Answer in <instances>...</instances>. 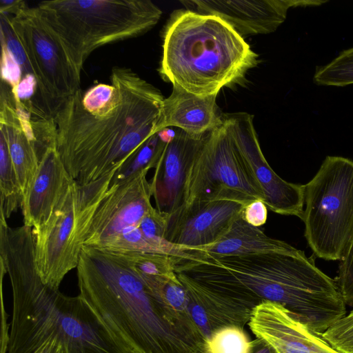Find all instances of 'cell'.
Here are the masks:
<instances>
[{"label":"cell","mask_w":353,"mask_h":353,"mask_svg":"<svg viewBox=\"0 0 353 353\" xmlns=\"http://www.w3.org/2000/svg\"><path fill=\"white\" fill-rule=\"evenodd\" d=\"M79 295L128 353H198L205 338L192 318L175 310L163 291L150 288L121 255L83 245Z\"/></svg>","instance_id":"1"},{"label":"cell","mask_w":353,"mask_h":353,"mask_svg":"<svg viewBox=\"0 0 353 353\" xmlns=\"http://www.w3.org/2000/svg\"><path fill=\"white\" fill-rule=\"evenodd\" d=\"M0 265L12 290L8 353H34L52 339L65 353H128L81 295H65L42 281L30 227L0 220Z\"/></svg>","instance_id":"2"},{"label":"cell","mask_w":353,"mask_h":353,"mask_svg":"<svg viewBox=\"0 0 353 353\" xmlns=\"http://www.w3.org/2000/svg\"><path fill=\"white\" fill-rule=\"evenodd\" d=\"M110 81L119 100L107 114L94 116L83 106L80 89L52 114L56 145L70 176L87 184L119 170L158 132L164 97L131 68L115 66Z\"/></svg>","instance_id":"3"},{"label":"cell","mask_w":353,"mask_h":353,"mask_svg":"<svg viewBox=\"0 0 353 353\" xmlns=\"http://www.w3.org/2000/svg\"><path fill=\"white\" fill-rule=\"evenodd\" d=\"M175 272L229 296L252 312L265 301L279 303L318 334L324 332L346 312L336 279L292 245L268 254H207L202 261L182 266Z\"/></svg>","instance_id":"4"},{"label":"cell","mask_w":353,"mask_h":353,"mask_svg":"<svg viewBox=\"0 0 353 353\" xmlns=\"http://www.w3.org/2000/svg\"><path fill=\"white\" fill-rule=\"evenodd\" d=\"M162 47L161 77L199 97L240 83L259 63L258 54L229 23L189 9L171 14Z\"/></svg>","instance_id":"5"},{"label":"cell","mask_w":353,"mask_h":353,"mask_svg":"<svg viewBox=\"0 0 353 353\" xmlns=\"http://www.w3.org/2000/svg\"><path fill=\"white\" fill-rule=\"evenodd\" d=\"M37 8L81 72L96 49L143 34L162 15L150 0H55Z\"/></svg>","instance_id":"6"},{"label":"cell","mask_w":353,"mask_h":353,"mask_svg":"<svg viewBox=\"0 0 353 353\" xmlns=\"http://www.w3.org/2000/svg\"><path fill=\"white\" fill-rule=\"evenodd\" d=\"M117 171L87 184L74 181L48 221L32 229L38 272L51 288L58 290L65 275L77 268L95 212Z\"/></svg>","instance_id":"7"},{"label":"cell","mask_w":353,"mask_h":353,"mask_svg":"<svg viewBox=\"0 0 353 353\" xmlns=\"http://www.w3.org/2000/svg\"><path fill=\"white\" fill-rule=\"evenodd\" d=\"M302 220L316 256L341 261L353 239V160L327 156L305 185Z\"/></svg>","instance_id":"8"},{"label":"cell","mask_w":353,"mask_h":353,"mask_svg":"<svg viewBox=\"0 0 353 353\" xmlns=\"http://www.w3.org/2000/svg\"><path fill=\"white\" fill-rule=\"evenodd\" d=\"M258 199L263 201V192L223 122L207 134L190 166L182 206L219 200L247 205Z\"/></svg>","instance_id":"9"},{"label":"cell","mask_w":353,"mask_h":353,"mask_svg":"<svg viewBox=\"0 0 353 353\" xmlns=\"http://www.w3.org/2000/svg\"><path fill=\"white\" fill-rule=\"evenodd\" d=\"M9 16L34 72L43 110L52 117L60 102L80 90L81 71L37 6L25 3Z\"/></svg>","instance_id":"10"},{"label":"cell","mask_w":353,"mask_h":353,"mask_svg":"<svg viewBox=\"0 0 353 353\" xmlns=\"http://www.w3.org/2000/svg\"><path fill=\"white\" fill-rule=\"evenodd\" d=\"M143 170L119 183H111L98 207L84 245L125 254L132 252L143 234V217L154 208L152 188Z\"/></svg>","instance_id":"11"},{"label":"cell","mask_w":353,"mask_h":353,"mask_svg":"<svg viewBox=\"0 0 353 353\" xmlns=\"http://www.w3.org/2000/svg\"><path fill=\"white\" fill-rule=\"evenodd\" d=\"M223 119L246 166L263 192L267 208L276 214L302 219L305 185L285 181L270 166L260 148L253 116L246 112L223 113Z\"/></svg>","instance_id":"12"},{"label":"cell","mask_w":353,"mask_h":353,"mask_svg":"<svg viewBox=\"0 0 353 353\" xmlns=\"http://www.w3.org/2000/svg\"><path fill=\"white\" fill-rule=\"evenodd\" d=\"M245 206L230 200L182 206L167 217L164 239L181 246L205 250L228 232Z\"/></svg>","instance_id":"13"},{"label":"cell","mask_w":353,"mask_h":353,"mask_svg":"<svg viewBox=\"0 0 353 353\" xmlns=\"http://www.w3.org/2000/svg\"><path fill=\"white\" fill-rule=\"evenodd\" d=\"M248 324L274 353H339L279 303L265 301L257 305Z\"/></svg>","instance_id":"14"},{"label":"cell","mask_w":353,"mask_h":353,"mask_svg":"<svg viewBox=\"0 0 353 353\" xmlns=\"http://www.w3.org/2000/svg\"><path fill=\"white\" fill-rule=\"evenodd\" d=\"M327 1L301 0H191L181 1L187 8L201 14L217 16L240 35L269 34L285 20L291 8L319 6Z\"/></svg>","instance_id":"15"},{"label":"cell","mask_w":353,"mask_h":353,"mask_svg":"<svg viewBox=\"0 0 353 353\" xmlns=\"http://www.w3.org/2000/svg\"><path fill=\"white\" fill-rule=\"evenodd\" d=\"M175 128V137L166 144L150 181L155 208L166 217L183 205L188 170L209 133L194 136Z\"/></svg>","instance_id":"16"},{"label":"cell","mask_w":353,"mask_h":353,"mask_svg":"<svg viewBox=\"0 0 353 353\" xmlns=\"http://www.w3.org/2000/svg\"><path fill=\"white\" fill-rule=\"evenodd\" d=\"M31 115V112L14 97L10 86L1 81L0 132L6 139L23 199L33 181L40 161Z\"/></svg>","instance_id":"17"},{"label":"cell","mask_w":353,"mask_h":353,"mask_svg":"<svg viewBox=\"0 0 353 353\" xmlns=\"http://www.w3.org/2000/svg\"><path fill=\"white\" fill-rule=\"evenodd\" d=\"M74 180L67 171L56 143L43 152L37 174L23 196L24 225L32 229L45 224Z\"/></svg>","instance_id":"18"},{"label":"cell","mask_w":353,"mask_h":353,"mask_svg":"<svg viewBox=\"0 0 353 353\" xmlns=\"http://www.w3.org/2000/svg\"><path fill=\"white\" fill-rule=\"evenodd\" d=\"M217 94L199 97L173 86L172 93L164 98L157 130L177 128L194 136H202L223 123L218 107Z\"/></svg>","instance_id":"19"},{"label":"cell","mask_w":353,"mask_h":353,"mask_svg":"<svg viewBox=\"0 0 353 353\" xmlns=\"http://www.w3.org/2000/svg\"><path fill=\"white\" fill-rule=\"evenodd\" d=\"M175 272L190 296L206 313L213 334L229 326L243 328L248 323L252 312L246 307L182 273Z\"/></svg>","instance_id":"20"},{"label":"cell","mask_w":353,"mask_h":353,"mask_svg":"<svg viewBox=\"0 0 353 353\" xmlns=\"http://www.w3.org/2000/svg\"><path fill=\"white\" fill-rule=\"evenodd\" d=\"M290 245L285 241L268 236L259 227L249 224L241 213L228 232L205 250L207 254L213 256H244L279 252Z\"/></svg>","instance_id":"21"},{"label":"cell","mask_w":353,"mask_h":353,"mask_svg":"<svg viewBox=\"0 0 353 353\" xmlns=\"http://www.w3.org/2000/svg\"><path fill=\"white\" fill-rule=\"evenodd\" d=\"M122 256L153 290H160L163 285L176 276L177 261L168 256L132 252Z\"/></svg>","instance_id":"22"},{"label":"cell","mask_w":353,"mask_h":353,"mask_svg":"<svg viewBox=\"0 0 353 353\" xmlns=\"http://www.w3.org/2000/svg\"><path fill=\"white\" fill-rule=\"evenodd\" d=\"M0 211L6 218L22 207L23 194L4 134L0 132Z\"/></svg>","instance_id":"23"},{"label":"cell","mask_w":353,"mask_h":353,"mask_svg":"<svg viewBox=\"0 0 353 353\" xmlns=\"http://www.w3.org/2000/svg\"><path fill=\"white\" fill-rule=\"evenodd\" d=\"M167 143L159 132L152 135L132 158L116 172L112 182L119 183L143 170L155 168Z\"/></svg>","instance_id":"24"},{"label":"cell","mask_w":353,"mask_h":353,"mask_svg":"<svg viewBox=\"0 0 353 353\" xmlns=\"http://www.w3.org/2000/svg\"><path fill=\"white\" fill-rule=\"evenodd\" d=\"M313 82L338 87L353 84V47L341 51L329 63L316 66Z\"/></svg>","instance_id":"25"},{"label":"cell","mask_w":353,"mask_h":353,"mask_svg":"<svg viewBox=\"0 0 353 353\" xmlns=\"http://www.w3.org/2000/svg\"><path fill=\"white\" fill-rule=\"evenodd\" d=\"M251 341L243 328L229 326L216 331L204 343V353H252Z\"/></svg>","instance_id":"26"},{"label":"cell","mask_w":353,"mask_h":353,"mask_svg":"<svg viewBox=\"0 0 353 353\" xmlns=\"http://www.w3.org/2000/svg\"><path fill=\"white\" fill-rule=\"evenodd\" d=\"M119 100V91L114 84L98 83L82 94L84 108L94 116L108 114Z\"/></svg>","instance_id":"27"},{"label":"cell","mask_w":353,"mask_h":353,"mask_svg":"<svg viewBox=\"0 0 353 353\" xmlns=\"http://www.w3.org/2000/svg\"><path fill=\"white\" fill-rule=\"evenodd\" d=\"M0 27L1 45L6 48L21 68L22 77L32 75L34 77L26 52L12 26L8 14L0 12Z\"/></svg>","instance_id":"28"},{"label":"cell","mask_w":353,"mask_h":353,"mask_svg":"<svg viewBox=\"0 0 353 353\" xmlns=\"http://www.w3.org/2000/svg\"><path fill=\"white\" fill-rule=\"evenodd\" d=\"M339 353H353V309L321 334Z\"/></svg>","instance_id":"29"},{"label":"cell","mask_w":353,"mask_h":353,"mask_svg":"<svg viewBox=\"0 0 353 353\" xmlns=\"http://www.w3.org/2000/svg\"><path fill=\"white\" fill-rule=\"evenodd\" d=\"M336 281L345 304L353 307V239L345 256L340 261Z\"/></svg>","instance_id":"30"},{"label":"cell","mask_w":353,"mask_h":353,"mask_svg":"<svg viewBox=\"0 0 353 353\" xmlns=\"http://www.w3.org/2000/svg\"><path fill=\"white\" fill-rule=\"evenodd\" d=\"M1 81L8 83L12 90H16L21 80V68L10 56L6 48L1 46Z\"/></svg>","instance_id":"31"},{"label":"cell","mask_w":353,"mask_h":353,"mask_svg":"<svg viewBox=\"0 0 353 353\" xmlns=\"http://www.w3.org/2000/svg\"><path fill=\"white\" fill-rule=\"evenodd\" d=\"M243 219L249 224L259 227L264 225L268 219V208L261 199L248 204L242 212Z\"/></svg>","instance_id":"32"},{"label":"cell","mask_w":353,"mask_h":353,"mask_svg":"<svg viewBox=\"0 0 353 353\" xmlns=\"http://www.w3.org/2000/svg\"><path fill=\"white\" fill-rule=\"evenodd\" d=\"M34 353H65V352L60 342L56 339H52L48 341Z\"/></svg>","instance_id":"33"},{"label":"cell","mask_w":353,"mask_h":353,"mask_svg":"<svg viewBox=\"0 0 353 353\" xmlns=\"http://www.w3.org/2000/svg\"><path fill=\"white\" fill-rule=\"evenodd\" d=\"M25 3L21 0H0V12L13 14Z\"/></svg>","instance_id":"34"},{"label":"cell","mask_w":353,"mask_h":353,"mask_svg":"<svg viewBox=\"0 0 353 353\" xmlns=\"http://www.w3.org/2000/svg\"><path fill=\"white\" fill-rule=\"evenodd\" d=\"M252 353H274V352L260 340L254 341V346Z\"/></svg>","instance_id":"35"},{"label":"cell","mask_w":353,"mask_h":353,"mask_svg":"<svg viewBox=\"0 0 353 353\" xmlns=\"http://www.w3.org/2000/svg\"><path fill=\"white\" fill-rule=\"evenodd\" d=\"M198 353H204V352H203V351H201V352H198Z\"/></svg>","instance_id":"36"}]
</instances>
